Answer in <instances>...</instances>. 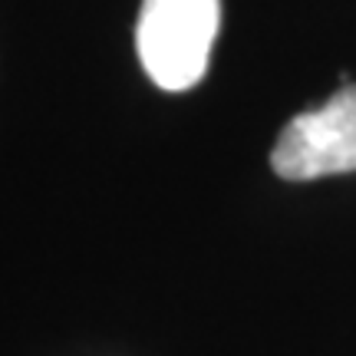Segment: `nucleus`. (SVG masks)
Masks as SVG:
<instances>
[{
    "mask_svg": "<svg viewBox=\"0 0 356 356\" xmlns=\"http://www.w3.org/2000/svg\"><path fill=\"white\" fill-rule=\"evenodd\" d=\"M270 165L287 181L356 172V86L337 89L314 113L293 115L270 152Z\"/></svg>",
    "mask_w": 356,
    "mask_h": 356,
    "instance_id": "nucleus-2",
    "label": "nucleus"
},
{
    "mask_svg": "<svg viewBox=\"0 0 356 356\" xmlns=\"http://www.w3.org/2000/svg\"><path fill=\"white\" fill-rule=\"evenodd\" d=\"M221 26V0H142L136 50L145 73L165 92L202 83Z\"/></svg>",
    "mask_w": 356,
    "mask_h": 356,
    "instance_id": "nucleus-1",
    "label": "nucleus"
}]
</instances>
